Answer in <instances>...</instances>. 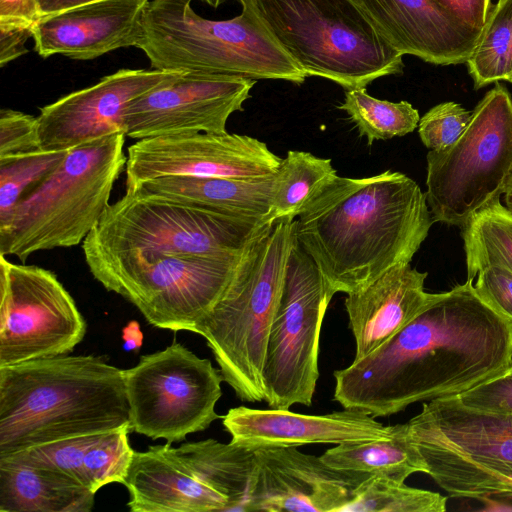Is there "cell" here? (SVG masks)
<instances>
[{"mask_svg":"<svg viewBox=\"0 0 512 512\" xmlns=\"http://www.w3.org/2000/svg\"><path fill=\"white\" fill-rule=\"evenodd\" d=\"M426 277L410 263L400 264L347 294L344 305L355 340L354 360L380 348L422 311L433 294L424 289Z\"/></svg>","mask_w":512,"mask_h":512,"instance_id":"23","label":"cell"},{"mask_svg":"<svg viewBox=\"0 0 512 512\" xmlns=\"http://www.w3.org/2000/svg\"><path fill=\"white\" fill-rule=\"evenodd\" d=\"M41 17L101 0H37Z\"/></svg>","mask_w":512,"mask_h":512,"instance_id":"41","label":"cell"},{"mask_svg":"<svg viewBox=\"0 0 512 512\" xmlns=\"http://www.w3.org/2000/svg\"><path fill=\"white\" fill-rule=\"evenodd\" d=\"M256 80L241 76L183 72L177 79L132 100L124 111L125 135L225 133L229 117L243 110Z\"/></svg>","mask_w":512,"mask_h":512,"instance_id":"17","label":"cell"},{"mask_svg":"<svg viewBox=\"0 0 512 512\" xmlns=\"http://www.w3.org/2000/svg\"><path fill=\"white\" fill-rule=\"evenodd\" d=\"M345 111L368 145L376 140H387L413 132L419 124L418 110L409 102H391L370 96L366 88L345 90Z\"/></svg>","mask_w":512,"mask_h":512,"instance_id":"30","label":"cell"},{"mask_svg":"<svg viewBox=\"0 0 512 512\" xmlns=\"http://www.w3.org/2000/svg\"><path fill=\"white\" fill-rule=\"evenodd\" d=\"M125 136L117 133L69 150L0 225V255L25 262L39 251L83 243L109 207L126 166Z\"/></svg>","mask_w":512,"mask_h":512,"instance_id":"6","label":"cell"},{"mask_svg":"<svg viewBox=\"0 0 512 512\" xmlns=\"http://www.w3.org/2000/svg\"><path fill=\"white\" fill-rule=\"evenodd\" d=\"M503 195L504 205L512 212V172L507 180Z\"/></svg>","mask_w":512,"mask_h":512,"instance_id":"43","label":"cell"},{"mask_svg":"<svg viewBox=\"0 0 512 512\" xmlns=\"http://www.w3.org/2000/svg\"><path fill=\"white\" fill-rule=\"evenodd\" d=\"M149 0H101L42 16L33 26L35 51L90 60L110 51L137 47Z\"/></svg>","mask_w":512,"mask_h":512,"instance_id":"22","label":"cell"},{"mask_svg":"<svg viewBox=\"0 0 512 512\" xmlns=\"http://www.w3.org/2000/svg\"><path fill=\"white\" fill-rule=\"evenodd\" d=\"M509 82L512 83V51H511L510 66H509Z\"/></svg>","mask_w":512,"mask_h":512,"instance_id":"45","label":"cell"},{"mask_svg":"<svg viewBox=\"0 0 512 512\" xmlns=\"http://www.w3.org/2000/svg\"><path fill=\"white\" fill-rule=\"evenodd\" d=\"M126 426L124 370L101 357L61 355L0 367V455Z\"/></svg>","mask_w":512,"mask_h":512,"instance_id":"3","label":"cell"},{"mask_svg":"<svg viewBox=\"0 0 512 512\" xmlns=\"http://www.w3.org/2000/svg\"><path fill=\"white\" fill-rule=\"evenodd\" d=\"M130 431L126 426L91 435L83 466L86 487L94 493L109 483L124 484L135 452L129 443Z\"/></svg>","mask_w":512,"mask_h":512,"instance_id":"32","label":"cell"},{"mask_svg":"<svg viewBox=\"0 0 512 512\" xmlns=\"http://www.w3.org/2000/svg\"><path fill=\"white\" fill-rule=\"evenodd\" d=\"M130 428L153 440H185L220 416L215 407L224 381L220 369L180 343L140 357L124 370Z\"/></svg>","mask_w":512,"mask_h":512,"instance_id":"13","label":"cell"},{"mask_svg":"<svg viewBox=\"0 0 512 512\" xmlns=\"http://www.w3.org/2000/svg\"><path fill=\"white\" fill-rule=\"evenodd\" d=\"M472 282L433 293L388 342L334 371V400L387 417L416 402L459 395L509 367L512 322Z\"/></svg>","mask_w":512,"mask_h":512,"instance_id":"1","label":"cell"},{"mask_svg":"<svg viewBox=\"0 0 512 512\" xmlns=\"http://www.w3.org/2000/svg\"><path fill=\"white\" fill-rule=\"evenodd\" d=\"M254 451L215 439L134 452L124 481L132 512L239 511L246 503Z\"/></svg>","mask_w":512,"mask_h":512,"instance_id":"10","label":"cell"},{"mask_svg":"<svg viewBox=\"0 0 512 512\" xmlns=\"http://www.w3.org/2000/svg\"><path fill=\"white\" fill-rule=\"evenodd\" d=\"M95 495L60 471L33 462L23 452L0 455L1 512H89Z\"/></svg>","mask_w":512,"mask_h":512,"instance_id":"25","label":"cell"},{"mask_svg":"<svg viewBox=\"0 0 512 512\" xmlns=\"http://www.w3.org/2000/svg\"><path fill=\"white\" fill-rule=\"evenodd\" d=\"M0 367L67 355L87 324L50 270L0 255Z\"/></svg>","mask_w":512,"mask_h":512,"instance_id":"15","label":"cell"},{"mask_svg":"<svg viewBox=\"0 0 512 512\" xmlns=\"http://www.w3.org/2000/svg\"><path fill=\"white\" fill-rule=\"evenodd\" d=\"M40 18L37 0H0V20L35 24Z\"/></svg>","mask_w":512,"mask_h":512,"instance_id":"40","label":"cell"},{"mask_svg":"<svg viewBox=\"0 0 512 512\" xmlns=\"http://www.w3.org/2000/svg\"><path fill=\"white\" fill-rule=\"evenodd\" d=\"M273 224L126 191L82 243L85 261L241 256Z\"/></svg>","mask_w":512,"mask_h":512,"instance_id":"8","label":"cell"},{"mask_svg":"<svg viewBox=\"0 0 512 512\" xmlns=\"http://www.w3.org/2000/svg\"><path fill=\"white\" fill-rule=\"evenodd\" d=\"M407 425L427 474L450 495L512 494V415L465 406L454 395L424 403Z\"/></svg>","mask_w":512,"mask_h":512,"instance_id":"9","label":"cell"},{"mask_svg":"<svg viewBox=\"0 0 512 512\" xmlns=\"http://www.w3.org/2000/svg\"><path fill=\"white\" fill-rule=\"evenodd\" d=\"M358 1L395 50L435 65L466 63L482 31L435 0Z\"/></svg>","mask_w":512,"mask_h":512,"instance_id":"21","label":"cell"},{"mask_svg":"<svg viewBox=\"0 0 512 512\" xmlns=\"http://www.w3.org/2000/svg\"><path fill=\"white\" fill-rule=\"evenodd\" d=\"M472 111L455 102H444L431 108L420 118L418 132L422 143L430 150L452 145L468 125Z\"/></svg>","mask_w":512,"mask_h":512,"instance_id":"34","label":"cell"},{"mask_svg":"<svg viewBox=\"0 0 512 512\" xmlns=\"http://www.w3.org/2000/svg\"><path fill=\"white\" fill-rule=\"evenodd\" d=\"M67 153L38 150L0 159V225L7 221L17 203L64 160Z\"/></svg>","mask_w":512,"mask_h":512,"instance_id":"33","label":"cell"},{"mask_svg":"<svg viewBox=\"0 0 512 512\" xmlns=\"http://www.w3.org/2000/svg\"><path fill=\"white\" fill-rule=\"evenodd\" d=\"M453 16L477 29H482L491 10V0H435Z\"/></svg>","mask_w":512,"mask_h":512,"instance_id":"39","label":"cell"},{"mask_svg":"<svg viewBox=\"0 0 512 512\" xmlns=\"http://www.w3.org/2000/svg\"><path fill=\"white\" fill-rule=\"evenodd\" d=\"M243 254L232 258L164 256L150 261L86 263L105 289L136 306L149 324L195 333L223 297Z\"/></svg>","mask_w":512,"mask_h":512,"instance_id":"12","label":"cell"},{"mask_svg":"<svg viewBox=\"0 0 512 512\" xmlns=\"http://www.w3.org/2000/svg\"><path fill=\"white\" fill-rule=\"evenodd\" d=\"M40 149L37 116L10 108L0 110V159Z\"/></svg>","mask_w":512,"mask_h":512,"instance_id":"35","label":"cell"},{"mask_svg":"<svg viewBox=\"0 0 512 512\" xmlns=\"http://www.w3.org/2000/svg\"><path fill=\"white\" fill-rule=\"evenodd\" d=\"M296 220L274 223L243 254L226 292L197 326L224 381L244 402L265 399L263 368L269 332L282 296Z\"/></svg>","mask_w":512,"mask_h":512,"instance_id":"5","label":"cell"},{"mask_svg":"<svg viewBox=\"0 0 512 512\" xmlns=\"http://www.w3.org/2000/svg\"><path fill=\"white\" fill-rule=\"evenodd\" d=\"M124 349L126 351H137L142 346L143 333L138 322L131 321L123 329Z\"/></svg>","mask_w":512,"mask_h":512,"instance_id":"42","label":"cell"},{"mask_svg":"<svg viewBox=\"0 0 512 512\" xmlns=\"http://www.w3.org/2000/svg\"><path fill=\"white\" fill-rule=\"evenodd\" d=\"M228 20L196 14L191 0H152L144 11L141 49L157 70L202 72L302 84L306 73L267 29L251 0Z\"/></svg>","mask_w":512,"mask_h":512,"instance_id":"4","label":"cell"},{"mask_svg":"<svg viewBox=\"0 0 512 512\" xmlns=\"http://www.w3.org/2000/svg\"><path fill=\"white\" fill-rule=\"evenodd\" d=\"M205 1L206 3H208L209 5L213 6V7H218L223 1L225 0H203Z\"/></svg>","mask_w":512,"mask_h":512,"instance_id":"44","label":"cell"},{"mask_svg":"<svg viewBox=\"0 0 512 512\" xmlns=\"http://www.w3.org/2000/svg\"><path fill=\"white\" fill-rule=\"evenodd\" d=\"M222 419L231 442L253 450L384 439L395 431V425L384 426L374 417L353 409L307 415L289 409L238 406L228 410Z\"/></svg>","mask_w":512,"mask_h":512,"instance_id":"20","label":"cell"},{"mask_svg":"<svg viewBox=\"0 0 512 512\" xmlns=\"http://www.w3.org/2000/svg\"><path fill=\"white\" fill-rule=\"evenodd\" d=\"M281 161L264 142L247 135L200 132L144 138L128 148L126 189L174 175L267 178Z\"/></svg>","mask_w":512,"mask_h":512,"instance_id":"16","label":"cell"},{"mask_svg":"<svg viewBox=\"0 0 512 512\" xmlns=\"http://www.w3.org/2000/svg\"><path fill=\"white\" fill-rule=\"evenodd\" d=\"M331 159L290 150L273 176L270 220H295L306 204L336 176Z\"/></svg>","mask_w":512,"mask_h":512,"instance_id":"27","label":"cell"},{"mask_svg":"<svg viewBox=\"0 0 512 512\" xmlns=\"http://www.w3.org/2000/svg\"><path fill=\"white\" fill-rule=\"evenodd\" d=\"M447 497L381 476L363 480L344 512H444Z\"/></svg>","mask_w":512,"mask_h":512,"instance_id":"31","label":"cell"},{"mask_svg":"<svg viewBox=\"0 0 512 512\" xmlns=\"http://www.w3.org/2000/svg\"><path fill=\"white\" fill-rule=\"evenodd\" d=\"M263 23L309 76L345 90L401 74L403 56L379 32L358 0H251Z\"/></svg>","mask_w":512,"mask_h":512,"instance_id":"7","label":"cell"},{"mask_svg":"<svg viewBox=\"0 0 512 512\" xmlns=\"http://www.w3.org/2000/svg\"><path fill=\"white\" fill-rule=\"evenodd\" d=\"M321 458L336 469L398 482H405L411 474L428 472L423 457L409 437L407 423L396 424L391 437L337 444L326 450Z\"/></svg>","mask_w":512,"mask_h":512,"instance_id":"26","label":"cell"},{"mask_svg":"<svg viewBox=\"0 0 512 512\" xmlns=\"http://www.w3.org/2000/svg\"><path fill=\"white\" fill-rule=\"evenodd\" d=\"M32 23L0 20V66L27 53L25 43L33 37Z\"/></svg>","mask_w":512,"mask_h":512,"instance_id":"38","label":"cell"},{"mask_svg":"<svg viewBox=\"0 0 512 512\" xmlns=\"http://www.w3.org/2000/svg\"><path fill=\"white\" fill-rule=\"evenodd\" d=\"M477 293L494 309L512 322V271L491 265L477 274Z\"/></svg>","mask_w":512,"mask_h":512,"instance_id":"37","label":"cell"},{"mask_svg":"<svg viewBox=\"0 0 512 512\" xmlns=\"http://www.w3.org/2000/svg\"><path fill=\"white\" fill-rule=\"evenodd\" d=\"M433 221L425 193L403 173L336 175L301 211L296 235L331 292L349 294L410 263Z\"/></svg>","mask_w":512,"mask_h":512,"instance_id":"2","label":"cell"},{"mask_svg":"<svg viewBox=\"0 0 512 512\" xmlns=\"http://www.w3.org/2000/svg\"><path fill=\"white\" fill-rule=\"evenodd\" d=\"M246 512H344L369 474L333 468L297 447L255 450Z\"/></svg>","mask_w":512,"mask_h":512,"instance_id":"19","label":"cell"},{"mask_svg":"<svg viewBox=\"0 0 512 512\" xmlns=\"http://www.w3.org/2000/svg\"><path fill=\"white\" fill-rule=\"evenodd\" d=\"M512 172V98L497 83L472 111L460 137L427 154L425 193L434 221L463 227L500 199Z\"/></svg>","mask_w":512,"mask_h":512,"instance_id":"11","label":"cell"},{"mask_svg":"<svg viewBox=\"0 0 512 512\" xmlns=\"http://www.w3.org/2000/svg\"><path fill=\"white\" fill-rule=\"evenodd\" d=\"M456 396L465 406L512 415V364Z\"/></svg>","mask_w":512,"mask_h":512,"instance_id":"36","label":"cell"},{"mask_svg":"<svg viewBox=\"0 0 512 512\" xmlns=\"http://www.w3.org/2000/svg\"><path fill=\"white\" fill-rule=\"evenodd\" d=\"M462 229L467 279L491 265L512 271V212L500 199L475 213Z\"/></svg>","mask_w":512,"mask_h":512,"instance_id":"28","label":"cell"},{"mask_svg":"<svg viewBox=\"0 0 512 512\" xmlns=\"http://www.w3.org/2000/svg\"><path fill=\"white\" fill-rule=\"evenodd\" d=\"M273 176L259 179L164 176L126 191L160 197L229 217L274 224L270 220Z\"/></svg>","mask_w":512,"mask_h":512,"instance_id":"24","label":"cell"},{"mask_svg":"<svg viewBox=\"0 0 512 512\" xmlns=\"http://www.w3.org/2000/svg\"><path fill=\"white\" fill-rule=\"evenodd\" d=\"M512 51V0L492 5L477 45L466 64L474 88L501 80L509 82Z\"/></svg>","mask_w":512,"mask_h":512,"instance_id":"29","label":"cell"},{"mask_svg":"<svg viewBox=\"0 0 512 512\" xmlns=\"http://www.w3.org/2000/svg\"><path fill=\"white\" fill-rule=\"evenodd\" d=\"M333 296L297 240L266 345L263 382L269 407L312 404L319 378L320 331Z\"/></svg>","mask_w":512,"mask_h":512,"instance_id":"14","label":"cell"},{"mask_svg":"<svg viewBox=\"0 0 512 512\" xmlns=\"http://www.w3.org/2000/svg\"><path fill=\"white\" fill-rule=\"evenodd\" d=\"M182 71L121 69L98 83L40 109V149L69 151L92 141L125 134L124 111L135 98L177 79Z\"/></svg>","mask_w":512,"mask_h":512,"instance_id":"18","label":"cell"}]
</instances>
